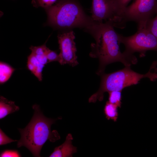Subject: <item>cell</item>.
<instances>
[{
	"label": "cell",
	"mask_w": 157,
	"mask_h": 157,
	"mask_svg": "<svg viewBox=\"0 0 157 157\" xmlns=\"http://www.w3.org/2000/svg\"><path fill=\"white\" fill-rule=\"evenodd\" d=\"M19 106L16 105L14 101H9L3 96L0 97V119L8 115L18 111Z\"/></svg>",
	"instance_id": "8fae6325"
},
{
	"label": "cell",
	"mask_w": 157,
	"mask_h": 157,
	"mask_svg": "<svg viewBox=\"0 0 157 157\" xmlns=\"http://www.w3.org/2000/svg\"><path fill=\"white\" fill-rule=\"evenodd\" d=\"M146 27L157 38V13L155 17L152 18L148 21Z\"/></svg>",
	"instance_id": "2e32d148"
},
{
	"label": "cell",
	"mask_w": 157,
	"mask_h": 157,
	"mask_svg": "<svg viewBox=\"0 0 157 157\" xmlns=\"http://www.w3.org/2000/svg\"><path fill=\"white\" fill-rule=\"evenodd\" d=\"M108 101L110 103L120 108L122 105V91H113L108 92Z\"/></svg>",
	"instance_id": "9a60e30c"
},
{
	"label": "cell",
	"mask_w": 157,
	"mask_h": 157,
	"mask_svg": "<svg viewBox=\"0 0 157 157\" xmlns=\"http://www.w3.org/2000/svg\"><path fill=\"white\" fill-rule=\"evenodd\" d=\"M46 54L49 63L53 61L59 62V55L56 51L51 50L47 47Z\"/></svg>",
	"instance_id": "d6986e66"
},
{
	"label": "cell",
	"mask_w": 157,
	"mask_h": 157,
	"mask_svg": "<svg viewBox=\"0 0 157 157\" xmlns=\"http://www.w3.org/2000/svg\"><path fill=\"white\" fill-rule=\"evenodd\" d=\"M44 9L48 24L56 29L69 30L79 28L87 31L95 22L86 14L76 0H58Z\"/></svg>",
	"instance_id": "3957f363"
},
{
	"label": "cell",
	"mask_w": 157,
	"mask_h": 157,
	"mask_svg": "<svg viewBox=\"0 0 157 157\" xmlns=\"http://www.w3.org/2000/svg\"><path fill=\"white\" fill-rule=\"evenodd\" d=\"M18 151L16 150H7L2 152L0 157H20Z\"/></svg>",
	"instance_id": "44dd1931"
},
{
	"label": "cell",
	"mask_w": 157,
	"mask_h": 157,
	"mask_svg": "<svg viewBox=\"0 0 157 157\" xmlns=\"http://www.w3.org/2000/svg\"><path fill=\"white\" fill-rule=\"evenodd\" d=\"M131 0H113L115 15L114 23L117 24L119 17Z\"/></svg>",
	"instance_id": "5bb4252c"
},
{
	"label": "cell",
	"mask_w": 157,
	"mask_h": 157,
	"mask_svg": "<svg viewBox=\"0 0 157 157\" xmlns=\"http://www.w3.org/2000/svg\"><path fill=\"white\" fill-rule=\"evenodd\" d=\"M45 65L41 64L32 53L27 57L26 67L39 81L42 79V72Z\"/></svg>",
	"instance_id": "30bf717a"
},
{
	"label": "cell",
	"mask_w": 157,
	"mask_h": 157,
	"mask_svg": "<svg viewBox=\"0 0 157 157\" xmlns=\"http://www.w3.org/2000/svg\"><path fill=\"white\" fill-rule=\"evenodd\" d=\"M118 108L116 106L107 101L104 109L106 118L108 120L111 119L115 122H116L118 116Z\"/></svg>",
	"instance_id": "4fadbf2b"
},
{
	"label": "cell",
	"mask_w": 157,
	"mask_h": 157,
	"mask_svg": "<svg viewBox=\"0 0 157 157\" xmlns=\"http://www.w3.org/2000/svg\"><path fill=\"white\" fill-rule=\"evenodd\" d=\"M157 65V60L154 61L152 63L149 70H157V69L156 68V66Z\"/></svg>",
	"instance_id": "7402d4cb"
},
{
	"label": "cell",
	"mask_w": 157,
	"mask_h": 157,
	"mask_svg": "<svg viewBox=\"0 0 157 157\" xmlns=\"http://www.w3.org/2000/svg\"><path fill=\"white\" fill-rule=\"evenodd\" d=\"M60 52L58 62L63 65L68 64L73 67L78 64L74 41L75 34L72 30L59 34L57 36Z\"/></svg>",
	"instance_id": "52a82bcc"
},
{
	"label": "cell",
	"mask_w": 157,
	"mask_h": 157,
	"mask_svg": "<svg viewBox=\"0 0 157 157\" xmlns=\"http://www.w3.org/2000/svg\"><path fill=\"white\" fill-rule=\"evenodd\" d=\"M58 0H33L32 3L35 7L45 8L54 4Z\"/></svg>",
	"instance_id": "e0dca14e"
},
{
	"label": "cell",
	"mask_w": 157,
	"mask_h": 157,
	"mask_svg": "<svg viewBox=\"0 0 157 157\" xmlns=\"http://www.w3.org/2000/svg\"><path fill=\"white\" fill-rule=\"evenodd\" d=\"M157 13V0H135L121 15L116 27L123 28L127 22H134L137 28L146 27L147 22Z\"/></svg>",
	"instance_id": "5b68a950"
},
{
	"label": "cell",
	"mask_w": 157,
	"mask_h": 157,
	"mask_svg": "<svg viewBox=\"0 0 157 157\" xmlns=\"http://www.w3.org/2000/svg\"><path fill=\"white\" fill-rule=\"evenodd\" d=\"M73 138L70 133L68 134L65 142L60 146L55 148L49 157H71L77 152V148L72 144Z\"/></svg>",
	"instance_id": "9c48e42d"
},
{
	"label": "cell",
	"mask_w": 157,
	"mask_h": 157,
	"mask_svg": "<svg viewBox=\"0 0 157 157\" xmlns=\"http://www.w3.org/2000/svg\"><path fill=\"white\" fill-rule=\"evenodd\" d=\"M32 108L34 113L29 123L24 129H18L21 138L17 141V147L24 146L34 156L40 157L42 148L47 140L54 142L60 138L56 130H51L52 124L58 118L53 119L45 117L37 104L33 105Z\"/></svg>",
	"instance_id": "7a4b0ae2"
},
{
	"label": "cell",
	"mask_w": 157,
	"mask_h": 157,
	"mask_svg": "<svg viewBox=\"0 0 157 157\" xmlns=\"http://www.w3.org/2000/svg\"><path fill=\"white\" fill-rule=\"evenodd\" d=\"M100 85L98 90L92 95L88 99L89 103H95L102 101L106 92L121 91L124 88L136 85L142 78H148L151 81L157 79L156 72L149 71L145 74H141L131 69L130 67L125 66L124 68L109 74H101Z\"/></svg>",
	"instance_id": "277c9868"
},
{
	"label": "cell",
	"mask_w": 157,
	"mask_h": 157,
	"mask_svg": "<svg viewBox=\"0 0 157 157\" xmlns=\"http://www.w3.org/2000/svg\"><path fill=\"white\" fill-rule=\"evenodd\" d=\"M120 40L125 47L124 52L130 55L136 52L144 55L149 50L157 51V38L146 27L138 28L134 35L125 37L120 35Z\"/></svg>",
	"instance_id": "8992f818"
},
{
	"label": "cell",
	"mask_w": 157,
	"mask_h": 157,
	"mask_svg": "<svg viewBox=\"0 0 157 157\" xmlns=\"http://www.w3.org/2000/svg\"><path fill=\"white\" fill-rule=\"evenodd\" d=\"M91 13V17L94 21L113 22L115 15L113 0H92Z\"/></svg>",
	"instance_id": "ba28073f"
},
{
	"label": "cell",
	"mask_w": 157,
	"mask_h": 157,
	"mask_svg": "<svg viewBox=\"0 0 157 157\" xmlns=\"http://www.w3.org/2000/svg\"><path fill=\"white\" fill-rule=\"evenodd\" d=\"M15 69L6 63L0 61V83L2 84L10 78Z\"/></svg>",
	"instance_id": "7c38bea8"
},
{
	"label": "cell",
	"mask_w": 157,
	"mask_h": 157,
	"mask_svg": "<svg viewBox=\"0 0 157 157\" xmlns=\"http://www.w3.org/2000/svg\"><path fill=\"white\" fill-rule=\"evenodd\" d=\"M113 23L110 21L104 23L95 22L88 31L95 41L91 45L89 55L99 59V65L96 74L99 76L104 73L107 65L113 63L120 62L125 66L130 67L138 62L134 55L121 52L120 34L115 31Z\"/></svg>",
	"instance_id": "6da1fadb"
},
{
	"label": "cell",
	"mask_w": 157,
	"mask_h": 157,
	"mask_svg": "<svg viewBox=\"0 0 157 157\" xmlns=\"http://www.w3.org/2000/svg\"><path fill=\"white\" fill-rule=\"evenodd\" d=\"M17 140H14L9 138L0 129V145L7 144L12 142L17 141Z\"/></svg>",
	"instance_id": "ffe728a7"
},
{
	"label": "cell",
	"mask_w": 157,
	"mask_h": 157,
	"mask_svg": "<svg viewBox=\"0 0 157 157\" xmlns=\"http://www.w3.org/2000/svg\"><path fill=\"white\" fill-rule=\"evenodd\" d=\"M47 41L43 44L38 46H31L29 48L32 52L36 55H46L47 47L46 43Z\"/></svg>",
	"instance_id": "ac0fdd59"
}]
</instances>
